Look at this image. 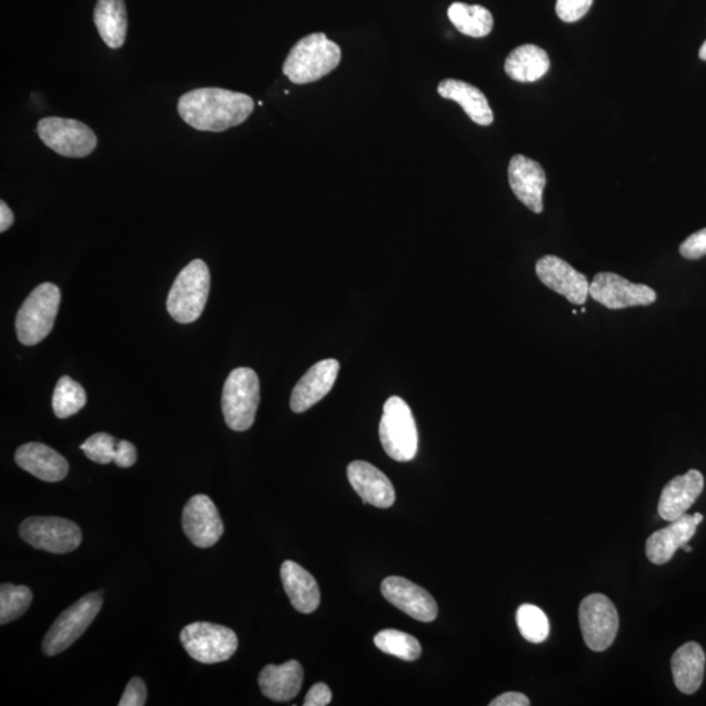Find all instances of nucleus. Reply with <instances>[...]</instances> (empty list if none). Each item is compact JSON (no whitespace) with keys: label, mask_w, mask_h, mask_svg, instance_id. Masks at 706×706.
Returning a JSON list of instances; mask_svg holds the SVG:
<instances>
[{"label":"nucleus","mask_w":706,"mask_h":706,"mask_svg":"<svg viewBox=\"0 0 706 706\" xmlns=\"http://www.w3.org/2000/svg\"><path fill=\"white\" fill-rule=\"evenodd\" d=\"M250 96L221 88H199L178 101V113L192 129L221 132L248 120L255 110Z\"/></svg>","instance_id":"1"},{"label":"nucleus","mask_w":706,"mask_h":706,"mask_svg":"<svg viewBox=\"0 0 706 706\" xmlns=\"http://www.w3.org/2000/svg\"><path fill=\"white\" fill-rule=\"evenodd\" d=\"M340 61L339 44L325 33H314L304 37L289 51L282 72L295 84H308L329 76Z\"/></svg>","instance_id":"2"},{"label":"nucleus","mask_w":706,"mask_h":706,"mask_svg":"<svg viewBox=\"0 0 706 706\" xmlns=\"http://www.w3.org/2000/svg\"><path fill=\"white\" fill-rule=\"evenodd\" d=\"M210 270L202 259L190 262L170 289L167 309L178 324H191L202 316L210 294Z\"/></svg>","instance_id":"3"},{"label":"nucleus","mask_w":706,"mask_h":706,"mask_svg":"<svg viewBox=\"0 0 706 706\" xmlns=\"http://www.w3.org/2000/svg\"><path fill=\"white\" fill-rule=\"evenodd\" d=\"M61 291L53 282H42L27 297L17 317L18 338L24 346L39 345L53 330Z\"/></svg>","instance_id":"4"},{"label":"nucleus","mask_w":706,"mask_h":706,"mask_svg":"<svg viewBox=\"0 0 706 706\" xmlns=\"http://www.w3.org/2000/svg\"><path fill=\"white\" fill-rule=\"evenodd\" d=\"M382 448L394 460L408 463L418 455L419 435L411 408L402 398L386 400L380 422Z\"/></svg>","instance_id":"5"},{"label":"nucleus","mask_w":706,"mask_h":706,"mask_svg":"<svg viewBox=\"0 0 706 706\" xmlns=\"http://www.w3.org/2000/svg\"><path fill=\"white\" fill-rule=\"evenodd\" d=\"M259 405V378L250 368H237L222 389L221 407L227 426L243 432L255 424Z\"/></svg>","instance_id":"6"},{"label":"nucleus","mask_w":706,"mask_h":706,"mask_svg":"<svg viewBox=\"0 0 706 706\" xmlns=\"http://www.w3.org/2000/svg\"><path fill=\"white\" fill-rule=\"evenodd\" d=\"M102 607V593L87 594L59 616L43 638L42 650L48 657L69 649L91 626Z\"/></svg>","instance_id":"7"},{"label":"nucleus","mask_w":706,"mask_h":706,"mask_svg":"<svg viewBox=\"0 0 706 706\" xmlns=\"http://www.w3.org/2000/svg\"><path fill=\"white\" fill-rule=\"evenodd\" d=\"M181 643L192 659L207 665L225 663L239 648V640L232 629L205 622L185 627Z\"/></svg>","instance_id":"8"},{"label":"nucleus","mask_w":706,"mask_h":706,"mask_svg":"<svg viewBox=\"0 0 706 706\" xmlns=\"http://www.w3.org/2000/svg\"><path fill=\"white\" fill-rule=\"evenodd\" d=\"M37 133L44 146L66 158H86L98 147V137L86 123L67 118H42Z\"/></svg>","instance_id":"9"},{"label":"nucleus","mask_w":706,"mask_h":706,"mask_svg":"<svg viewBox=\"0 0 706 706\" xmlns=\"http://www.w3.org/2000/svg\"><path fill=\"white\" fill-rule=\"evenodd\" d=\"M20 537L28 545L50 554H69L81 544L77 524L59 517H31L20 526Z\"/></svg>","instance_id":"10"},{"label":"nucleus","mask_w":706,"mask_h":706,"mask_svg":"<svg viewBox=\"0 0 706 706\" xmlns=\"http://www.w3.org/2000/svg\"><path fill=\"white\" fill-rule=\"evenodd\" d=\"M579 624L589 649L605 652L618 635L619 615L611 599L604 594H591L579 606Z\"/></svg>","instance_id":"11"},{"label":"nucleus","mask_w":706,"mask_h":706,"mask_svg":"<svg viewBox=\"0 0 706 706\" xmlns=\"http://www.w3.org/2000/svg\"><path fill=\"white\" fill-rule=\"evenodd\" d=\"M589 295L594 301L611 310L649 307L657 300L653 288L635 285L614 272L597 274L590 282Z\"/></svg>","instance_id":"12"},{"label":"nucleus","mask_w":706,"mask_h":706,"mask_svg":"<svg viewBox=\"0 0 706 706\" xmlns=\"http://www.w3.org/2000/svg\"><path fill=\"white\" fill-rule=\"evenodd\" d=\"M182 527L186 537L199 548L217 545L225 533L217 505L206 495H196L185 505Z\"/></svg>","instance_id":"13"},{"label":"nucleus","mask_w":706,"mask_h":706,"mask_svg":"<svg viewBox=\"0 0 706 706\" xmlns=\"http://www.w3.org/2000/svg\"><path fill=\"white\" fill-rule=\"evenodd\" d=\"M535 271L546 287L564 296L569 302H586L590 289L589 280L564 259L556 256L541 257L535 266Z\"/></svg>","instance_id":"14"},{"label":"nucleus","mask_w":706,"mask_h":706,"mask_svg":"<svg viewBox=\"0 0 706 706\" xmlns=\"http://www.w3.org/2000/svg\"><path fill=\"white\" fill-rule=\"evenodd\" d=\"M382 596L415 620L430 623L437 618L438 607L430 594L404 577L385 578L381 585Z\"/></svg>","instance_id":"15"},{"label":"nucleus","mask_w":706,"mask_h":706,"mask_svg":"<svg viewBox=\"0 0 706 706\" xmlns=\"http://www.w3.org/2000/svg\"><path fill=\"white\" fill-rule=\"evenodd\" d=\"M508 177L510 189L519 202L535 213L544 212L547 178L539 162L524 155H516L509 162Z\"/></svg>","instance_id":"16"},{"label":"nucleus","mask_w":706,"mask_h":706,"mask_svg":"<svg viewBox=\"0 0 706 706\" xmlns=\"http://www.w3.org/2000/svg\"><path fill=\"white\" fill-rule=\"evenodd\" d=\"M704 521L702 513L682 516L663 530L650 535L646 540V556L656 565L670 561L679 548L695 537L697 526Z\"/></svg>","instance_id":"17"},{"label":"nucleus","mask_w":706,"mask_h":706,"mask_svg":"<svg viewBox=\"0 0 706 706\" xmlns=\"http://www.w3.org/2000/svg\"><path fill=\"white\" fill-rule=\"evenodd\" d=\"M349 485L362 501L376 508L388 509L396 503V489L386 475L364 460H355L347 467Z\"/></svg>","instance_id":"18"},{"label":"nucleus","mask_w":706,"mask_h":706,"mask_svg":"<svg viewBox=\"0 0 706 706\" xmlns=\"http://www.w3.org/2000/svg\"><path fill=\"white\" fill-rule=\"evenodd\" d=\"M339 362L334 359L322 360L311 367L292 391L291 408L296 414L308 411L332 389L339 374Z\"/></svg>","instance_id":"19"},{"label":"nucleus","mask_w":706,"mask_h":706,"mask_svg":"<svg viewBox=\"0 0 706 706\" xmlns=\"http://www.w3.org/2000/svg\"><path fill=\"white\" fill-rule=\"evenodd\" d=\"M703 489L704 477L697 470H689L682 477L668 481L658 503L660 518L672 523L685 516L700 497Z\"/></svg>","instance_id":"20"},{"label":"nucleus","mask_w":706,"mask_h":706,"mask_svg":"<svg viewBox=\"0 0 706 706\" xmlns=\"http://www.w3.org/2000/svg\"><path fill=\"white\" fill-rule=\"evenodd\" d=\"M17 464L37 479L56 483L61 481L69 474V464L48 445L29 443L20 446L14 455Z\"/></svg>","instance_id":"21"},{"label":"nucleus","mask_w":706,"mask_h":706,"mask_svg":"<svg viewBox=\"0 0 706 706\" xmlns=\"http://www.w3.org/2000/svg\"><path fill=\"white\" fill-rule=\"evenodd\" d=\"M280 577L287 596L297 611L315 613L321 604V593H319L316 578L301 565L291 560L282 563Z\"/></svg>","instance_id":"22"},{"label":"nucleus","mask_w":706,"mask_h":706,"mask_svg":"<svg viewBox=\"0 0 706 706\" xmlns=\"http://www.w3.org/2000/svg\"><path fill=\"white\" fill-rule=\"evenodd\" d=\"M304 682L302 666L297 660L266 666L259 674V687L272 702L285 703L300 694Z\"/></svg>","instance_id":"23"},{"label":"nucleus","mask_w":706,"mask_h":706,"mask_svg":"<svg viewBox=\"0 0 706 706\" xmlns=\"http://www.w3.org/2000/svg\"><path fill=\"white\" fill-rule=\"evenodd\" d=\"M437 92L443 99L459 103L473 122L480 126L493 125L494 111L489 107L486 95L477 87L463 80L445 79L438 84Z\"/></svg>","instance_id":"24"},{"label":"nucleus","mask_w":706,"mask_h":706,"mask_svg":"<svg viewBox=\"0 0 706 706\" xmlns=\"http://www.w3.org/2000/svg\"><path fill=\"white\" fill-rule=\"evenodd\" d=\"M705 653L697 643H687L675 652L672 670L676 688L682 694L694 695L703 685Z\"/></svg>","instance_id":"25"},{"label":"nucleus","mask_w":706,"mask_h":706,"mask_svg":"<svg viewBox=\"0 0 706 706\" xmlns=\"http://www.w3.org/2000/svg\"><path fill=\"white\" fill-rule=\"evenodd\" d=\"M549 69L547 51L537 44H523L513 50L505 61V72L519 83H533L544 78Z\"/></svg>","instance_id":"26"},{"label":"nucleus","mask_w":706,"mask_h":706,"mask_svg":"<svg viewBox=\"0 0 706 706\" xmlns=\"http://www.w3.org/2000/svg\"><path fill=\"white\" fill-rule=\"evenodd\" d=\"M96 27L110 49H120L128 34V11L125 0H99L93 12Z\"/></svg>","instance_id":"27"},{"label":"nucleus","mask_w":706,"mask_h":706,"mask_svg":"<svg viewBox=\"0 0 706 706\" xmlns=\"http://www.w3.org/2000/svg\"><path fill=\"white\" fill-rule=\"evenodd\" d=\"M449 20L465 36L481 39L494 29V17L486 7L453 3L448 10Z\"/></svg>","instance_id":"28"},{"label":"nucleus","mask_w":706,"mask_h":706,"mask_svg":"<svg viewBox=\"0 0 706 706\" xmlns=\"http://www.w3.org/2000/svg\"><path fill=\"white\" fill-rule=\"evenodd\" d=\"M375 644L381 652L400 659L410 660V663L421 656V645L418 638L397 629L380 632L375 637Z\"/></svg>","instance_id":"29"},{"label":"nucleus","mask_w":706,"mask_h":706,"mask_svg":"<svg viewBox=\"0 0 706 706\" xmlns=\"http://www.w3.org/2000/svg\"><path fill=\"white\" fill-rule=\"evenodd\" d=\"M87 404V394L81 385L64 376L58 381L53 394V410L59 419L78 414Z\"/></svg>","instance_id":"30"},{"label":"nucleus","mask_w":706,"mask_h":706,"mask_svg":"<svg viewBox=\"0 0 706 706\" xmlns=\"http://www.w3.org/2000/svg\"><path fill=\"white\" fill-rule=\"evenodd\" d=\"M33 594L27 586L4 584L0 587V623L2 626L20 618L28 611Z\"/></svg>","instance_id":"31"},{"label":"nucleus","mask_w":706,"mask_h":706,"mask_svg":"<svg viewBox=\"0 0 706 706\" xmlns=\"http://www.w3.org/2000/svg\"><path fill=\"white\" fill-rule=\"evenodd\" d=\"M517 626L525 640L540 644L547 640L549 635V622L547 615L534 605H523L517 611Z\"/></svg>","instance_id":"32"},{"label":"nucleus","mask_w":706,"mask_h":706,"mask_svg":"<svg viewBox=\"0 0 706 706\" xmlns=\"http://www.w3.org/2000/svg\"><path fill=\"white\" fill-rule=\"evenodd\" d=\"M117 443L113 436L96 434L87 438L86 443L81 444L80 449L83 450L87 458L93 460V463L108 465L115 463Z\"/></svg>","instance_id":"33"},{"label":"nucleus","mask_w":706,"mask_h":706,"mask_svg":"<svg viewBox=\"0 0 706 706\" xmlns=\"http://www.w3.org/2000/svg\"><path fill=\"white\" fill-rule=\"evenodd\" d=\"M594 0H557L556 13L565 22L581 20L590 11Z\"/></svg>","instance_id":"34"},{"label":"nucleus","mask_w":706,"mask_h":706,"mask_svg":"<svg viewBox=\"0 0 706 706\" xmlns=\"http://www.w3.org/2000/svg\"><path fill=\"white\" fill-rule=\"evenodd\" d=\"M680 255L686 259H700L706 256V228L690 235L688 239L680 245Z\"/></svg>","instance_id":"35"},{"label":"nucleus","mask_w":706,"mask_h":706,"mask_svg":"<svg viewBox=\"0 0 706 706\" xmlns=\"http://www.w3.org/2000/svg\"><path fill=\"white\" fill-rule=\"evenodd\" d=\"M147 702V687L145 682L139 678H133L129 682L128 687L125 689V694L121 697L120 706H143Z\"/></svg>","instance_id":"36"},{"label":"nucleus","mask_w":706,"mask_h":706,"mask_svg":"<svg viewBox=\"0 0 706 706\" xmlns=\"http://www.w3.org/2000/svg\"><path fill=\"white\" fill-rule=\"evenodd\" d=\"M137 449L131 443L121 440L117 443L115 464L121 468H129L137 463Z\"/></svg>","instance_id":"37"},{"label":"nucleus","mask_w":706,"mask_h":706,"mask_svg":"<svg viewBox=\"0 0 706 706\" xmlns=\"http://www.w3.org/2000/svg\"><path fill=\"white\" fill-rule=\"evenodd\" d=\"M332 700L331 689L325 685V683H317L309 689L307 697H305V706H326Z\"/></svg>","instance_id":"38"},{"label":"nucleus","mask_w":706,"mask_h":706,"mask_svg":"<svg viewBox=\"0 0 706 706\" xmlns=\"http://www.w3.org/2000/svg\"><path fill=\"white\" fill-rule=\"evenodd\" d=\"M490 706H529L530 700L524 694L507 693L499 697H496L494 702L489 703Z\"/></svg>","instance_id":"39"},{"label":"nucleus","mask_w":706,"mask_h":706,"mask_svg":"<svg viewBox=\"0 0 706 706\" xmlns=\"http://www.w3.org/2000/svg\"><path fill=\"white\" fill-rule=\"evenodd\" d=\"M14 215L6 202H0V232L4 233L13 225Z\"/></svg>","instance_id":"40"},{"label":"nucleus","mask_w":706,"mask_h":706,"mask_svg":"<svg viewBox=\"0 0 706 706\" xmlns=\"http://www.w3.org/2000/svg\"><path fill=\"white\" fill-rule=\"evenodd\" d=\"M698 56H700L703 61H706V41L704 42V44H703V47L700 49V53H698Z\"/></svg>","instance_id":"41"},{"label":"nucleus","mask_w":706,"mask_h":706,"mask_svg":"<svg viewBox=\"0 0 706 706\" xmlns=\"http://www.w3.org/2000/svg\"><path fill=\"white\" fill-rule=\"evenodd\" d=\"M682 548L685 549L686 553H693V547L688 546V544L683 546Z\"/></svg>","instance_id":"42"}]
</instances>
